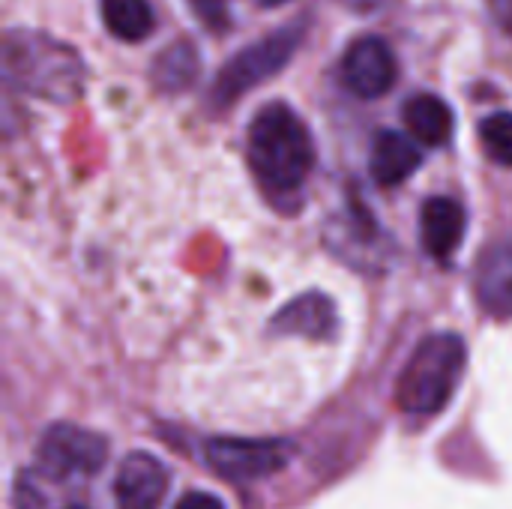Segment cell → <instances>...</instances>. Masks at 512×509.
<instances>
[{
  "mask_svg": "<svg viewBox=\"0 0 512 509\" xmlns=\"http://www.w3.org/2000/svg\"><path fill=\"white\" fill-rule=\"evenodd\" d=\"M174 509H225V504L216 498V495H210V492H186Z\"/></svg>",
  "mask_w": 512,
  "mask_h": 509,
  "instance_id": "ac0fdd59",
  "label": "cell"
},
{
  "mask_svg": "<svg viewBox=\"0 0 512 509\" xmlns=\"http://www.w3.org/2000/svg\"><path fill=\"white\" fill-rule=\"evenodd\" d=\"M168 468L150 453H129L114 480L117 509H159L168 492Z\"/></svg>",
  "mask_w": 512,
  "mask_h": 509,
  "instance_id": "ba28073f",
  "label": "cell"
},
{
  "mask_svg": "<svg viewBox=\"0 0 512 509\" xmlns=\"http://www.w3.org/2000/svg\"><path fill=\"white\" fill-rule=\"evenodd\" d=\"M99 9L114 39L141 42L153 33V9L147 0H102Z\"/></svg>",
  "mask_w": 512,
  "mask_h": 509,
  "instance_id": "9a60e30c",
  "label": "cell"
},
{
  "mask_svg": "<svg viewBox=\"0 0 512 509\" xmlns=\"http://www.w3.org/2000/svg\"><path fill=\"white\" fill-rule=\"evenodd\" d=\"M294 447L282 438H213L204 444L207 465L234 483H255L288 468Z\"/></svg>",
  "mask_w": 512,
  "mask_h": 509,
  "instance_id": "5b68a950",
  "label": "cell"
},
{
  "mask_svg": "<svg viewBox=\"0 0 512 509\" xmlns=\"http://www.w3.org/2000/svg\"><path fill=\"white\" fill-rule=\"evenodd\" d=\"M402 117H405L408 132L426 147H441L453 138V123H456L453 108L441 96H432V93L414 96L405 105Z\"/></svg>",
  "mask_w": 512,
  "mask_h": 509,
  "instance_id": "4fadbf2b",
  "label": "cell"
},
{
  "mask_svg": "<svg viewBox=\"0 0 512 509\" xmlns=\"http://www.w3.org/2000/svg\"><path fill=\"white\" fill-rule=\"evenodd\" d=\"M465 237V210L456 198L435 195L423 204L420 213V240L432 258H450Z\"/></svg>",
  "mask_w": 512,
  "mask_h": 509,
  "instance_id": "30bf717a",
  "label": "cell"
},
{
  "mask_svg": "<svg viewBox=\"0 0 512 509\" xmlns=\"http://www.w3.org/2000/svg\"><path fill=\"white\" fill-rule=\"evenodd\" d=\"M3 75L24 93L51 102H75L84 90V60L48 33L15 27L3 39Z\"/></svg>",
  "mask_w": 512,
  "mask_h": 509,
  "instance_id": "6da1fadb",
  "label": "cell"
},
{
  "mask_svg": "<svg viewBox=\"0 0 512 509\" xmlns=\"http://www.w3.org/2000/svg\"><path fill=\"white\" fill-rule=\"evenodd\" d=\"M477 300L495 318H512V243H492L477 258Z\"/></svg>",
  "mask_w": 512,
  "mask_h": 509,
  "instance_id": "8fae6325",
  "label": "cell"
},
{
  "mask_svg": "<svg viewBox=\"0 0 512 509\" xmlns=\"http://www.w3.org/2000/svg\"><path fill=\"white\" fill-rule=\"evenodd\" d=\"M270 3H282V0H270Z\"/></svg>",
  "mask_w": 512,
  "mask_h": 509,
  "instance_id": "7402d4cb",
  "label": "cell"
},
{
  "mask_svg": "<svg viewBox=\"0 0 512 509\" xmlns=\"http://www.w3.org/2000/svg\"><path fill=\"white\" fill-rule=\"evenodd\" d=\"M270 333L306 336V339H330L336 333V306H333V300L327 294H318V291L300 294L273 315Z\"/></svg>",
  "mask_w": 512,
  "mask_h": 509,
  "instance_id": "9c48e42d",
  "label": "cell"
},
{
  "mask_svg": "<svg viewBox=\"0 0 512 509\" xmlns=\"http://www.w3.org/2000/svg\"><path fill=\"white\" fill-rule=\"evenodd\" d=\"M36 462L42 474L54 480L93 477L108 462V441L90 429H81L72 423H54L39 438Z\"/></svg>",
  "mask_w": 512,
  "mask_h": 509,
  "instance_id": "8992f818",
  "label": "cell"
},
{
  "mask_svg": "<svg viewBox=\"0 0 512 509\" xmlns=\"http://www.w3.org/2000/svg\"><path fill=\"white\" fill-rule=\"evenodd\" d=\"M480 144L492 162L512 168V111L489 114L480 123Z\"/></svg>",
  "mask_w": 512,
  "mask_h": 509,
  "instance_id": "2e32d148",
  "label": "cell"
},
{
  "mask_svg": "<svg viewBox=\"0 0 512 509\" xmlns=\"http://www.w3.org/2000/svg\"><path fill=\"white\" fill-rule=\"evenodd\" d=\"M420 162H423V153L408 135L393 132V129H384V132L375 135L369 168H372V177H375L378 186L405 183L420 168Z\"/></svg>",
  "mask_w": 512,
  "mask_h": 509,
  "instance_id": "7c38bea8",
  "label": "cell"
},
{
  "mask_svg": "<svg viewBox=\"0 0 512 509\" xmlns=\"http://www.w3.org/2000/svg\"><path fill=\"white\" fill-rule=\"evenodd\" d=\"M201 72V57L192 42L180 39L168 48H162L150 66V81L162 93H183L195 84Z\"/></svg>",
  "mask_w": 512,
  "mask_h": 509,
  "instance_id": "5bb4252c",
  "label": "cell"
},
{
  "mask_svg": "<svg viewBox=\"0 0 512 509\" xmlns=\"http://www.w3.org/2000/svg\"><path fill=\"white\" fill-rule=\"evenodd\" d=\"M303 33H306L303 21H294V24H285L276 33L258 39V42H252L237 57H231L222 66V72H219V78H216V84L210 90L213 102L216 105H231L237 96L249 93L261 81H267L279 69H285L288 60L294 57V51L300 48Z\"/></svg>",
  "mask_w": 512,
  "mask_h": 509,
  "instance_id": "277c9868",
  "label": "cell"
},
{
  "mask_svg": "<svg viewBox=\"0 0 512 509\" xmlns=\"http://www.w3.org/2000/svg\"><path fill=\"white\" fill-rule=\"evenodd\" d=\"M468 348L456 333L426 336L405 363L396 384V405L405 414L429 417L447 408L465 372Z\"/></svg>",
  "mask_w": 512,
  "mask_h": 509,
  "instance_id": "3957f363",
  "label": "cell"
},
{
  "mask_svg": "<svg viewBox=\"0 0 512 509\" xmlns=\"http://www.w3.org/2000/svg\"><path fill=\"white\" fill-rule=\"evenodd\" d=\"M42 498H39V492L30 486V480H18L15 483V509H42Z\"/></svg>",
  "mask_w": 512,
  "mask_h": 509,
  "instance_id": "d6986e66",
  "label": "cell"
},
{
  "mask_svg": "<svg viewBox=\"0 0 512 509\" xmlns=\"http://www.w3.org/2000/svg\"><path fill=\"white\" fill-rule=\"evenodd\" d=\"M489 9H492V15L498 18V24L512 33V0H489Z\"/></svg>",
  "mask_w": 512,
  "mask_h": 509,
  "instance_id": "ffe728a7",
  "label": "cell"
},
{
  "mask_svg": "<svg viewBox=\"0 0 512 509\" xmlns=\"http://www.w3.org/2000/svg\"><path fill=\"white\" fill-rule=\"evenodd\" d=\"M189 9L210 33H225L231 27L228 0H189Z\"/></svg>",
  "mask_w": 512,
  "mask_h": 509,
  "instance_id": "e0dca14e",
  "label": "cell"
},
{
  "mask_svg": "<svg viewBox=\"0 0 512 509\" xmlns=\"http://www.w3.org/2000/svg\"><path fill=\"white\" fill-rule=\"evenodd\" d=\"M66 509H87V507H81V504H72V507H66Z\"/></svg>",
  "mask_w": 512,
  "mask_h": 509,
  "instance_id": "44dd1931",
  "label": "cell"
},
{
  "mask_svg": "<svg viewBox=\"0 0 512 509\" xmlns=\"http://www.w3.org/2000/svg\"><path fill=\"white\" fill-rule=\"evenodd\" d=\"M315 162L312 135L285 102L264 105L249 126V165L270 192H294Z\"/></svg>",
  "mask_w": 512,
  "mask_h": 509,
  "instance_id": "7a4b0ae2",
  "label": "cell"
},
{
  "mask_svg": "<svg viewBox=\"0 0 512 509\" xmlns=\"http://www.w3.org/2000/svg\"><path fill=\"white\" fill-rule=\"evenodd\" d=\"M396 57L381 36L357 39L342 60V78L360 99H378L396 84Z\"/></svg>",
  "mask_w": 512,
  "mask_h": 509,
  "instance_id": "52a82bcc",
  "label": "cell"
}]
</instances>
